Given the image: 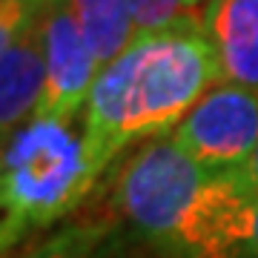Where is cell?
<instances>
[{
	"instance_id": "obj_1",
	"label": "cell",
	"mask_w": 258,
	"mask_h": 258,
	"mask_svg": "<svg viewBox=\"0 0 258 258\" xmlns=\"http://www.w3.org/2000/svg\"><path fill=\"white\" fill-rule=\"evenodd\" d=\"M218 83L221 66L204 29L138 37L101 69L86 101L83 149L92 169L101 175L126 144L178 126Z\"/></svg>"
},
{
	"instance_id": "obj_2",
	"label": "cell",
	"mask_w": 258,
	"mask_h": 258,
	"mask_svg": "<svg viewBox=\"0 0 258 258\" xmlns=\"http://www.w3.org/2000/svg\"><path fill=\"white\" fill-rule=\"evenodd\" d=\"M95 178L83 135L78 138L69 123H23L0 147V252L72 212Z\"/></svg>"
},
{
	"instance_id": "obj_3",
	"label": "cell",
	"mask_w": 258,
	"mask_h": 258,
	"mask_svg": "<svg viewBox=\"0 0 258 258\" xmlns=\"http://www.w3.org/2000/svg\"><path fill=\"white\" fill-rule=\"evenodd\" d=\"M215 172L186 155L172 138H152L123 166L118 207L138 230L172 238L195 195Z\"/></svg>"
},
{
	"instance_id": "obj_4",
	"label": "cell",
	"mask_w": 258,
	"mask_h": 258,
	"mask_svg": "<svg viewBox=\"0 0 258 258\" xmlns=\"http://www.w3.org/2000/svg\"><path fill=\"white\" fill-rule=\"evenodd\" d=\"M172 141L215 175L244 169L258 144V92L218 83L192 106Z\"/></svg>"
},
{
	"instance_id": "obj_5",
	"label": "cell",
	"mask_w": 258,
	"mask_h": 258,
	"mask_svg": "<svg viewBox=\"0 0 258 258\" xmlns=\"http://www.w3.org/2000/svg\"><path fill=\"white\" fill-rule=\"evenodd\" d=\"M43 57H46V86L35 109V118L72 123L75 112H81L83 101H89L101 66L95 63L89 46L83 43L81 29L63 0H52L43 18Z\"/></svg>"
},
{
	"instance_id": "obj_6",
	"label": "cell",
	"mask_w": 258,
	"mask_h": 258,
	"mask_svg": "<svg viewBox=\"0 0 258 258\" xmlns=\"http://www.w3.org/2000/svg\"><path fill=\"white\" fill-rule=\"evenodd\" d=\"M258 204L235 175H212L195 195L172 238L186 258H238L247 255Z\"/></svg>"
},
{
	"instance_id": "obj_7",
	"label": "cell",
	"mask_w": 258,
	"mask_h": 258,
	"mask_svg": "<svg viewBox=\"0 0 258 258\" xmlns=\"http://www.w3.org/2000/svg\"><path fill=\"white\" fill-rule=\"evenodd\" d=\"M204 35L218 55L224 83L258 92V0H215L204 12Z\"/></svg>"
},
{
	"instance_id": "obj_8",
	"label": "cell",
	"mask_w": 258,
	"mask_h": 258,
	"mask_svg": "<svg viewBox=\"0 0 258 258\" xmlns=\"http://www.w3.org/2000/svg\"><path fill=\"white\" fill-rule=\"evenodd\" d=\"M40 18L0 57V147L26 123L29 115L35 118V109L46 86Z\"/></svg>"
},
{
	"instance_id": "obj_9",
	"label": "cell",
	"mask_w": 258,
	"mask_h": 258,
	"mask_svg": "<svg viewBox=\"0 0 258 258\" xmlns=\"http://www.w3.org/2000/svg\"><path fill=\"white\" fill-rule=\"evenodd\" d=\"M63 3L72 12L83 43L89 46L101 69L118 60L138 40L129 0H63Z\"/></svg>"
},
{
	"instance_id": "obj_10",
	"label": "cell",
	"mask_w": 258,
	"mask_h": 258,
	"mask_svg": "<svg viewBox=\"0 0 258 258\" xmlns=\"http://www.w3.org/2000/svg\"><path fill=\"white\" fill-rule=\"evenodd\" d=\"M138 37L161 35L172 29H204L201 15L186 9L184 0H129Z\"/></svg>"
},
{
	"instance_id": "obj_11",
	"label": "cell",
	"mask_w": 258,
	"mask_h": 258,
	"mask_svg": "<svg viewBox=\"0 0 258 258\" xmlns=\"http://www.w3.org/2000/svg\"><path fill=\"white\" fill-rule=\"evenodd\" d=\"M52 0H0V57L35 23Z\"/></svg>"
},
{
	"instance_id": "obj_12",
	"label": "cell",
	"mask_w": 258,
	"mask_h": 258,
	"mask_svg": "<svg viewBox=\"0 0 258 258\" xmlns=\"http://www.w3.org/2000/svg\"><path fill=\"white\" fill-rule=\"evenodd\" d=\"M23 258H98V255H92V244L89 241H83L81 235L69 232V235H60V238L26 252Z\"/></svg>"
},
{
	"instance_id": "obj_13",
	"label": "cell",
	"mask_w": 258,
	"mask_h": 258,
	"mask_svg": "<svg viewBox=\"0 0 258 258\" xmlns=\"http://www.w3.org/2000/svg\"><path fill=\"white\" fill-rule=\"evenodd\" d=\"M232 175H235V181L241 184V189H244V192H247L249 198L258 204V144H255V152H252V158L244 164V169L232 172Z\"/></svg>"
},
{
	"instance_id": "obj_14",
	"label": "cell",
	"mask_w": 258,
	"mask_h": 258,
	"mask_svg": "<svg viewBox=\"0 0 258 258\" xmlns=\"http://www.w3.org/2000/svg\"><path fill=\"white\" fill-rule=\"evenodd\" d=\"M247 258H258V210H255V224H252V235H249Z\"/></svg>"
},
{
	"instance_id": "obj_15",
	"label": "cell",
	"mask_w": 258,
	"mask_h": 258,
	"mask_svg": "<svg viewBox=\"0 0 258 258\" xmlns=\"http://www.w3.org/2000/svg\"><path fill=\"white\" fill-rule=\"evenodd\" d=\"M184 3H186V9H192L195 15H201V20H204V12L210 9L215 0H184Z\"/></svg>"
}]
</instances>
